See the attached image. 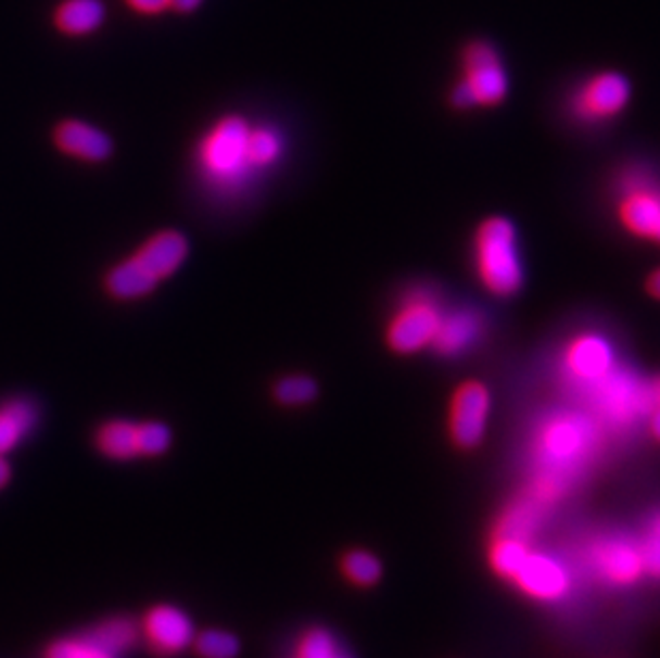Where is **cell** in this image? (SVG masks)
<instances>
[{"label": "cell", "instance_id": "52a82bcc", "mask_svg": "<svg viewBox=\"0 0 660 658\" xmlns=\"http://www.w3.org/2000/svg\"><path fill=\"white\" fill-rule=\"evenodd\" d=\"M139 635L158 657H176L193 644V620L178 607L161 603L143 613Z\"/></svg>", "mask_w": 660, "mask_h": 658}, {"label": "cell", "instance_id": "8fae6325", "mask_svg": "<svg viewBox=\"0 0 660 658\" xmlns=\"http://www.w3.org/2000/svg\"><path fill=\"white\" fill-rule=\"evenodd\" d=\"M52 137L63 154L86 163H103L114 154L112 137L84 121H61Z\"/></svg>", "mask_w": 660, "mask_h": 658}, {"label": "cell", "instance_id": "d590c367", "mask_svg": "<svg viewBox=\"0 0 660 658\" xmlns=\"http://www.w3.org/2000/svg\"><path fill=\"white\" fill-rule=\"evenodd\" d=\"M650 430L660 441V408H655L652 415H650Z\"/></svg>", "mask_w": 660, "mask_h": 658}, {"label": "cell", "instance_id": "8992f818", "mask_svg": "<svg viewBox=\"0 0 660 658\" xmlns=\"http://www.w3.org/2000/svg\"><path fill=\"white\" fill-rule=\"evenodd\" d=\"M631 101V84L622 73L605 71L584 81L573 101L571 110L580 121L602 123L615 118Z\"/></svg>", "mask_w": 660, "mask_h": 658}, {"label": "cell", "instance_id": "7c38bea8", "mask_svg": "<svg viewBox=\"0 0 660 658\" xmlns=\"http://www.w3.org/2000/svg\"><path fill=\"white\" fill-rule=\"evenodd\" d=\"M483 329V317L472 308L445 311L430 349L443 357H458L479 342Z\"/></svg>", "mask_w": 660, "mask_h": 658}, {"label": "cell", "instance_id": "44dd1931", "mask_svg": "<svg viewBox=\"0 0 660 658\" xmlns=\"http://www.w3.org/2000/svg\"><path fill=\"white\" fill-rule=\"evenodd\" d=\"M191 646L199 658H236L240 655L238 637L223 629H205L195 633Z\"/></svg>", "mask_w": 660, "mask_h": 658}, {"label": "cell", "instance_id": "cb8c5ba5", "mask_svg": "<svg viewBox=\"0 0 660 658\" xmlns=\"http://www.w3.org/2000/svg\"><path fill=\"white\" fill-rule=\"evenodd\" d=\"M342 571L344 575L357 584V586H372L381 580V573H383V567L379 562L377 556L368 554V552H361V549H355V552H348L342 560Z\"/></svg>", "mask_w": 660, "mask_h": 658}, {"label": "cell", "instance_id": "484cf974", "mask_svg": "<svg viewBox=\"0 0 660 658\" xmlns=\"http://www.w3.org/2000/svg\"><path fill=\"white\" fill-rule=\"evenodd\" d=\"M172 447V428L161 421L137 423V452L145 458H156L169 452Z\"/></svg>", "mask_w": 660, "mask_h": 658}, {"label": "cell", "instance_id": "5b68a950", "mask_svg": "<svg viewBox=\"0 0 660 658\" xmlns=\"http://www.w3.org/2000/svg\"><path fill=\"white\" fill-rule=\"evenodd\" d=\"M251 125L240 116H227L214 125L199 145L201 167L218 178L233 182L244 169H255L249 159Z\"/></svg>", "mask_w": 660, "mask_h": 658}, {"label": "cell", "instance_id": "d6a6232c", "mask_svg": "<svg viewBox=\"0 0 660 658\" xmlns=\"http://www.w3.org/2000/svg\"><path fill=\"white\" fill-rule=\"evenodd\" d=\"M201 0H172V7L180 13H189V11H195Z\"/></svg>", "mask_w": 660, "mask_h": 658}, {"label": "cell", "instance_id": "4fadbf2b", "mask_svg": "<svg viewBox=\"0 0 660 658\" xmlns=\"http://www.w3.org/2000/svg\"><path fill=\"white\" fill-rule=\"evenodd\" d=\"M516 582L524 593L543 600H556L569 591V575L564 567L543 554H529L522 569L516 573Z\"/></svg>", "mask_w": 660, "mask_h": 658}, {"label": "cell", "instance_id": "9c48e42d", "mask_svg": "<svg viewBox=\"0 0 660 658\" xmlns=\"http://www.w3.org/2000/svg\"><path fill=\"white\" fill-rule=\"evenodd\" d=\"M567 375L584 388H593L600 379L615 370V353L613 346L596 336V333H582L578 336L562 355Z\"/></svg>", "mask_w": 660, "mask_h": 658}, {"label": "cell", "instance_id": "9a60e30c", "mask_svg": "<svg viewBox=\"0 0 660 658\" xmlns=\"http://www.w3.org/2000/svg\"><path fill=\"white\" fill-rule=\"evenodd\" d=\"M161 280L141 264L135 255L120 262L118 265H114L107 274H105V291L116 298V300H123V302H131V300H139V298H145L150 295L156 284Z\"/></svg>", "mask_w": 660, "mask_h": 658}, {"label": "cell", "instance_id": "2e32d148", "mask_svg": "<svg viewBox=\"0 0 660 658\" xmlns=\"http://www.w3.org/2000/svg\"><path fill=\"white\" fill-rule=\"evenodd\" d=\"M56 28L71 37H86L105 22L103 0H63L54 13Z\"/></svg>", "mask_w": 660, "mask_h": 658}, {"label": "cell", "instance_id": "ac0fdd59", "mask_svg": "<svg viewBox=\"0 0 660 658\" xmlns=\"http://www.w3.org/2000/svg\"><path fill=\"white\" fill-rule=\"evenodd\" d=\"M97 450L116 461H129L139 458L137 452V423L129 419H112L105 421L94 434Z\"/></svg>", "mask_w": 660, "mask_h": 658}, {"label": "cell", "instance_id": "f1b7e54d", "mask_svg": "<svg viewBox=\"0 0 660 658\" xmlns=\"http://www.w3.org/2000/svg\"><path fill=\"white\" fill-rule=\"evenodd\" d=\"M534 516H536V511L530 505H522V507L513 509L500 524V536L524 541V534H530V530L536 522Z\"/></svg>", "mask_w": 660, "mask_h": 658}, {"label": "cell", "instance_id": "603a6c76", "mask_svg": "<svg viewBox=\"0 0 660 658\" xmlns=\"http://www.w3.org/2000/svg\"><path fill=\"white\" fill-rule=\"evenodd\" d=\"M319 394V388L315 383V379L306 377V375H289L282 377L276 385H274V400L280 402L282 406H302L313 402Z\"/></svg>", "mask_w": 660, "mask_h": 658}, {"label": "cell", "instance_id": "3957f363", "mask_svg": "<svg viewBox=\"0 0 660 658\" xmlns=\"http://www.w3.org/2000/svg\"><path fill=\"white\" fill-rule=\"evenodd\" d=\"M462 81L454 90L456 107H494L505 101L509 77L494 46L474 41L464 50Z\"/></svg>", "mask_w": 660, "mask_h": 658}, {"label": "cell", "instance_id": "7a4b0ae2", "mask_svg": "<svg viewBox=\"0 0 660 658\" xmlns=\"http://www.w3.org/2000/svg\"><path fill=\"white\" fill-rule=\"evenodd\" d=\"M443 304L426 287L410 289L388 324V346L397 355H415L430 349L443 319Z\"/></svg>", "mask_w": 660, "mask_h": 658}, {"label": "cell", "instance_id": "f546056e", "mask_svg": "<svg viewBox=\"0 0 660 658\" xmlns=\"http://www.w3.org/2000/svg\"><path fill=\"white\" fill-rule=\"evenodd\" d=\"M639 549H642L644 569H646L650 575L660 578V514H657L655 520L650 522L648 536H646V541L639 545Z\"/></svg>", "mask_w": 660, "mask_h": 658}, {"label": "cell", "instance_id": "e0dca14e", "mask_svg": "<svg viewBox=\"0 0 660 658\" xmlns=\"http://www.w3.org/2000/svg\"><path fill=\"white\" fill-rule=\"evenodd\" d=\"M598 565L602 573L618 584L633 582L644 571L642 549L631 541H611L605 545L598 552Z\"/></svg>", "mask_w": 660, "mask_h": 658}, {"label": "cell", "instance_id": "5bb4252c", "mask_svg": "<svg viewBox=\"0 0 660 658\" xmlns=\"http://www.w3.org/2000/svg\"><path fill=\"white\" fill-rule=\"evenodd\" d=\"M135 257L158 280H163L169 278L189 257V240L176 229H163L150 240H145L143 246L135 253Z\"/></svg>", "mask_w": 660, "mask_h": 658}, {"label": "cell", "instance_id": "e575fe53", "mask_svg": "<svg viewBox=\"0 0 660 658\" xmlns=\"http://www.w3.org/2000/svg\"><path fill=\"white\" fill-rule=\"evenodd\" d=\"M650 395H652L655 408H660V375L655 381H650Z\"/></svg>", "mask_w": 660, "mask_h": 658}, {"label": "cell", "instance_id": "ba28073f", "mask_svg": "<svg viewBox=\"0 0 660 658\" xmlns=\"http://www.w3.org/2000/svg\"><path fill=\"white\" fill-rule=\"evenodd\" d=\"M490 392L479 381H466L452 397L449 432L458 447L472 450L481 443L490 417Z\"/></svg>", "mask_w": 660, "mask_h": 658}, {"label": "cell", "instance_id": "ffe728a7", "mask_svg": "<svg viewBox=\"0 0 660 658\" xmlns=\"http://www.w3.org/2000/svg\"><path fill=\"white\" fill-rule=\"evenodd\" d=\"M86 635L116 657L127 653L129 648L135 646V642L141 637L139 627L132 622L131 618H125V616L107 618V620L94 624Z\"/></svg>", "mask_w": 660, "mask_h": 658}, {"label": "cell", "instance_id": "277c9868", "mask_svg": "<svg viewBox=\"0 0 660 658\" xmlns=\"http://www.w3.org/2000/svg\"><path fill=\"white\" fill-rule=\"evenodd\" d=\"M615 214L620 225L635 238L660 244V182L642 169L620 178Z\"/></svg>", "mask_w": 660, "mask_h": 658}, {"label": "cell", "instance_id": "1f68e13d", "mask_svg": "<svg viewBox=\"0 0 660 658\" xmlns=\"http://www.w3.org/2000/svg\"><path fill=\"white\" fill-rule=\"evenodd\" d=\"M646 291H648L655 300H660V267L648 276V280H646Z\"/></svg>", "mask_w": 660, "mask_h": 658}, {"label": "cell", "instance_id": "4316f807", "mask_svg": "<svg viewBox=\"0 0 660 658\" xmlns=\"http://www.w3.org/2000/svg\"><path fill=\"white\" fill-rule=\"evenodd\" d=\"M46 658H118L105 648H101L97 642H92L88 635L81 637H65L56 640L48 646Z\"/></svg>", "mask_w": 660, "mask_h": 658}, {"label": "cell", "instance_id": "4dcf8cb0", "mask_svg": "<svg viewBox=\"0 0 660 658\" xmlns=\"http://www.w3.org/2000/svg\"><path fill=\"white\" fill-rule=\"evenodd\" d=\"M127 4L139 13H161L172 7V0H127Z\"/></svg>", "mask_w": 660, "mask_h": 658}, {"label": "cell", "instance_id": "6da1fadb", "mask_svg": "<svg viewBox=\"0 0 660 658\" xmlns=\"http://www.w3.org/2000/svg\"><path fill=\"white\" fill-rule=\"evenodd\" d=\"M474 274L483 289L496 298H511L524 284V264L516 225L505 216L483 220L472 242Z\"/></svg>", "mask_w": 660, "mask_h": 658}, {"label": "cell", "instance_id": "7402d4cb", "mask_svg": "<svg viewBox=\"0 0 660 658\" xmlns=\"http://www.w3.org/2000/svg\"><path fill=\"white\" fill-rule=\"evenodd\" d=\"M529 554V547L524 541L498 536L496 545L492 547V567L496 573H500L505 578H516V573L522 569Z\"/></svg>", "mask_w": 660, "mask_h": 658}, {"label": "cell", "instance_id": "83f0119b", "mask_svg": "<svg viewBox=\"0 0 660 658\" xmlns=\"http://www.w3.org/2000/svg\"><path fill=\"white\" fill-rule=\"evenodd\" d=\"M335 655H338V644L323 629L308 631L297 646V658H333Z\"/></svg>", "mask_w": 660, "mask_h": 658}, {"label": "cell", "instance_id": "836d02e7", "mask_svg": "<svg viewBox=\"0 0 660 658\" xmlns=\"http://www.w3.org/2000/svg\"><path fill=\"white\" fill-rule=\"evenodd\" d=\"M11 479V466L4 460V456H0V488H4Z\"/></svg>", "mask_w": 660, "mask_h": 658}, {"label": "cell", "instance_id": "30bf717a", "mask_svg": "<svg viewBox=\"0 0 660 658\" xmlns=\"http://www.w3.org/2000/svg\"><path fill=\"white\" fill-rule=\"evenodd\" d=\"M593 441V426L586 417L562 415L556 417L541 434L543 456L554 461L580 458Z\"/></svg>", "mask_w": 660, "mask_h": 658}, {"label": "cell", "instance_id": "8d00e7d4", "mask_svg": "<svg viewBox=\"0 0 660 658\" xmlns=\"http://www.w3.org/2000/svg\"><path fill=\"white\" fill-rule=\"evenodd\" d=\"M333 658H348L346 657V655H344V653H340V650H338V655H335V657Z\"/></svg>", "mask_w": 660, "mask_h": 658}, {"label": "cell", "instance_id": "d4e9b609", "mask_svg": "<svg viewBox=\"0 0 660 658\" xmlns=\"http://www.w3.org/2000/svg\"><path fill=\"white\" fill-rule=\"evenodd\" d=\"M282 152V141L278 137V132L267 129V127H257L249 132V159L251 165L255 169L269 167L271 163H276L280 159Z\"/></svg>", "mask_w": 660, "mask_h": 658}, {"label": "cell", "instance_id": "d6986e66", "mask_svg": "<svg viewBox=\"0 0 660 658\" xmlns=\"http://www.w3.org/2000/svg\"><path fill=\"white\" fill-rule=\"evenodd\" d=\"M37 410L28 400H9L0 406V456L15 450L33 430Z\"/></svg>", "mask_w": 660, "mask_h": 658}]
</instances>
